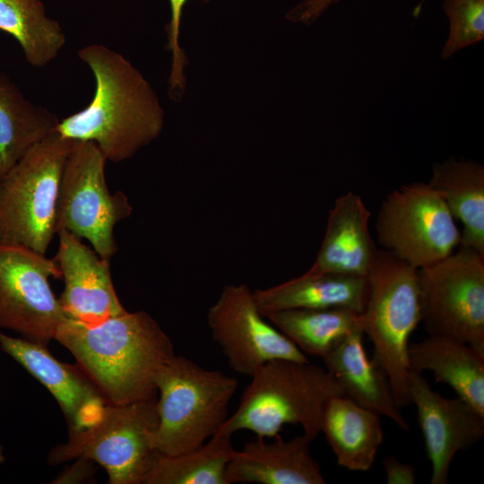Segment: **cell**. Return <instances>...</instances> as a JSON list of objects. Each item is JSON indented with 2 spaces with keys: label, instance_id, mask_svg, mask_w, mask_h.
<instances>
[{
  "label": "cell",
  "instance_id": "obj_18",
  "mask_svg": "<svg viewBox=\"0 0 484 484\" xmlns=\"http://www.w3.org/2000/svg\"><path fill=\"white\" fill-rule=\"evenodd\" d=\"M368 295L367 276L311 272L254 291L261 314L289 309L346 307L362 313Z\"/></svg>",
  "mask_w": 484,
  "mask_h": 484
},
{
  "label": "cell",
  "instance_id": "obj_31",
  "mask_svg": "<svg viewBox=\"0 0 484 484\" xmlns=\"http://www.w3.org/2000/svg\"><path fill=\"white\" fill-rule=\"evenodd\" d=\"M333 0H313V4L315 7L319 10L323 11L326 6H328Z\"/></svg>",
  "mask_w": 484,
  "mask_h": 484
},
{
  "label": "cell",
  "instance_id": "obj_28",
  "mask_svg": "<svg viewBox=\"0 0 484 484\" xmlns=\"http://www.w3.org/2000/svg\"><path fill=\"white\" fill-rule=\"evenodd\" d=\"M171 10L170 22L168 24L167 48L172 53L171 70L169 77V95L178 101L186 89L184 69L187 63L185 52L179 46L180 22L183 7L188 0H169Z\"/></svg>",
  "mask_w": 484,
  "mask_h": 484
},
{
  "label": "cell",
  "instance_id": "obj_27",
  "mask_svg": "<svg viewBox=\"0 0 484 484\" xmlns=\"http://www.w3.org/2000/svg\"><path fill=\"white\" fill-rule=\"evenodd\" d=\"M449 35L441 52L445 59L484 39V0H444Z\"/></svg>",
  "mask_w": 484,
  "mask_h": 484
},
{
  "label": "cell",
  "instance_id": "obj_12",
  "mask_svg": "<svg viewBox=\"0 0 484 484\" xmlns=\"http://www.w3.org/2000/svg\"><path fill=\"white\" fill-rule=\"evenodd\" d=\"M207 324L229 367L252 376L273 359L309 361L258 309L254 291L245 283L227 285L209 308Z\"/></svg>",
  "mask_w": 484,
  "mask_h": 484
},
{
  "label": "cell",
  "instance_id": "obj_3",
  "mask_svg": "<svg viewBox=\"0 0 484 484\" xmlns=\"http://www.w3.org/2000/svg\"><path fill=\"white\" fill-rule=\"evenodd\" d=\"M237 411L216 435L231 436L240 430L257 436L274 437L287 424L299 425L311 441L320 433L326 402L343 395L329 372L309 361L273 359L251 376Z\"/></svg>",
  "mask_w": 484,
  "mask_h": 484
},
{
  "label": "cell",
  "instance_id": "obj_24",
  "mask_svg": "<svg viewBox=\"0 0 484 484\" xmlns=\"http://www.w3.org/2000/svg\"><path fill=\"white\" fill-rule=\"evenodd\" d=\"M265 317L304 354L322 359L348 334L361 330L360 313L346 307L289 309Z\"/></svg>",
  "mask_w": 484,
  "mask_h": 484
},
{
  "label": "cell",
  "instance_id": "obj_30",
  "mask_svg": "<svg viewBox=\"0 0 484 484\" xmlns=\"http://www.w3.org/2000/svg\"><path fill=\"white\" fill-rule=\"evenodd\" d=\"M383 467L388 484H414L416 481L414 467L398 461L394 456L385 457Z\"/></svg>",
  "mask_w": 484,
  "mask_h": 484
},
{
  "label": "cell",
  "instance_id": "obj_25",
  "mask_svg": "<svg viewBox=\"0 0 484 484\" xmlns=\"http://www.w3.org/2000/svg\"><path fill=\"white\" fill-rule=\"evenodd\" d=\"M0 30L19 42L27 62L35 67L55 59L66 40L41 0H0Z\"/></svg>",
  "mask_w": 484,
  "mask_h": 484
},
{
  "label": "cell",
  "instance_id": "obj_14",
  "mask_svg": "<svg viewBox=\"0 0 484 484\" xmlns=\"http://www.w3.org/2000/svg\"><path fill=\"white\" fill-rule=\"evenodd\" d=\"M56 235L54 259L65 284L58 300L66 316L90 324L125 313L114 288L109 261L65 230Z\"/></svg>",
  "mask_w": 484,
  "mask_h": 484
},
{
  "label": "cell",
  "instance_id": "obj_26",
  "mask_svg": "<svg viewBox=\"0 0 484 484\" xmlns=\"http://www.w3.org/2000/svg\"><path fill=\"white\" fill-rule=\"evenodd\" d=\"M236 451L231 436L215 435L193 451L160 454L143 484H228L225 471Z\"/></svg>",
  "mask_w": 484,
  "mask_h": 484
},
{
  "label": "cell",
  "instance_id": "obj_19",
  "mask_svg": "<svg viewBox=\"0 0 484 484\" xmlns=\"http://www.w3.org/2000/svg\"><path fill=\"white\" fill-rule=\"evenodd\" d=\"M363 335L361 330L348 334L323 359L325 369L344 396L409 430L386 376L373 359L367 358L363 347Z\"/></svg>",
  "mask_w": 484,
  "mask_h": 484
},
{
  "label": "cell",
  "instance_id": "obj_8",
  "mask_svg": "<svg viewBox=\"0 0 484 484\" xmlns=\"http://www.w3.org/2000/svg\"><path fill=\"white\" fill-rule=\"evenodd\" d=\"M106 159L90 141H73L65 158L56 197V234L65 230L86 239L110 261L117 251L115 226L129 218L133 207L122 191L111 193L105 177Z\"/></svg>",
  "mask_w": 484,
  "mask_h": 484
},
{
  "label": "cell",
  "instance_id": "obj_1",
  "mask_svg": "<svg viewBox=\"0 0 484 484\" xmlns=\"http://www.w3.org/2000/svg\"><path fill=\"white\" fill-rule=\"evenodd\" d=\"M78 56L92 71L94 95L83 109L59 120L56 131L94 143L107 161L132 158L162 132L164 110L156 92L125 57L106 46H86Z\"/></svg>",
  "mask_w": 484,
  "mask_h": 484
},
{
  "label": "cell",
  "instance_id": "obj_2",
  "mask_svg": "<svg viewBox=\"0 0 484 484\" xmlns=\"http://www.w3.org/2000/svg\"><path fill=\"white\" fill-rule=\"evenodd\" d=\"M55 340L73 354L107 403L155 396L157 376L175 356L170 338L145 311L90 324L67 318Z\"/></svg>",
  "mask_w": 484,
  "mask_h": 484
},
{
  "label": "cell",
  "instance_id": "obj_21",
  "mask_svg": "<svg viewBox=\"0 0 484 484\" xmlns=\"http://www.w3.org/2000/svg\"><path fill=\"white\" fill-rule=\"evenodd\" d=\"M337 463L350 471H366L376 459L384 435L380 416L344 395L332 397L320 422Z\"/></svg>",
  "mask_w": 484,
  "mask_h": 484
},
{
  "label": "cell",
  "instance_id": "obj_16",
  "mask_svg": "<svg viewBox=\"0 0 484 484\" xmlns=\"http://www.w3.org/2000/svg\"><path fill=\"white\" fill-rule=\"evenodd\" d=\"M272 438L267 442L257 436L236 451L226 468L227 483H326L307 436L284 440L279 434Z\"/></svg>",
  "mask_w": 484,
  "mask_h": 484
},
{
  "label": "cell",
  "instance_id": "obj_13",
  "mask_svg": "<svg viewBox=\"0 0 484 484\" xmlns=\"http://www.w3.org/2000/svg\"><path fill=\"white\" fill-rule=\"evenodd\" d=\"M409 383L431 463L430 484H446L455 454L482 439L484 416L461 398H445L434 391L421 374L410 371Z\"/></svg>",
  "mask_w": 484,
  "mask_h": 484
},
{
  "label": "cell",
  "instance_id": "obj_10",
  "mask_svg": "<svg viewBox=\"0 0 484 484\" xmlns=\"http://www.w3.org/2000/svg\"><path fill=\"white\" fill-rule=\"evenodd\" d=\"M383 249L417 269L429 265L460 246L461 232L441 196L415 182L393 190L382 202L376 221Z\"/></svg>",
  "mask_w": 484,
  "mask_h": 484
},
{
  "label": "cell",
  "instance_id": "obj_5",
  "mask_svg": "<svg viewBox=\"0 0 484 484\" xmlns=\"http://www.w3.org/2000/svg\"><path fill=\"white\" fill-rule=\"evenodd\" d=\"M237 378L174 356L156 379L159 423L154 443L161 455L193 451L215 436L228 419Z\"/></svg>",
  "mask_w": 484,
  "mask_h": 484
},
{
  "label": "cell",
  "instance_id": "obj_32",
  "mask_svg": "<svg viewBox=\"0 0 484 484\" xmlns=\"http://www.w3.org/2000/svg\"><path fill=\"white\" fill-rule=\"evenodd\" d=\"M424 1L425 0H421L420 3L418 4V6L415 7V9L413 11L414 17H417L419 15V13H420V10H421V7H422V4H423Z\"/></svg>",
  "mask_w": 484,
  "mask_h": 484
},
{
  "label": "cell",
  "instance_id": "obj_4",
  "mask_svg": "<svg viewBox=\"0 0 484 484\" xmlns=\"http://www.w3.org/2000/svg\"><path fill=\"white\" fill-rule=\"evenodd\" d=\"M360 328L374 346V362L386 376L396 405L411 404L409 340L421 321L418 269L379 249L367 274Z\"/></svg>",
  "mask_w": 484,
  "mask_h": 484
},
{
  "label": "cell",
  "instance_id": "obj_34",
  "mask_svg": "<svg viewBox=\"0 0 484 484\" xmlns=\"http://www.w3.org/2000/svg\"><path fill=\"white\" fill-rule=\"evenodd\" d=\"M210 0H203L204 3H208Z\"/></svg>",
  "mask_w": 484,
  "mask_h": 484
},
{
  "label": "cell",
  "instance_id": "obj_22",
  "mask_svg": "<svg viewBox=\"0 0 484 484\" xmlns=\"http://www.w3.org/2000/svg\"><path fill=\"white\" fill-rule=\"evenodd\" d=\"M428 184L441 196L453 217L462 223L460 246L484 255L483 166L454 159L436 163Z\"/></svg>",
  "mask_w": 484,
  "mask_h": 484
},
{
  "label": "cell",
  "instance_id": "obj_29",
  "mask_svg": "<svg viewBox=\"0 0 484 484\" xmlns=\"http://www.w3.org/2000/svg\"><path fill=\"white\" fill-rule=\"evenodd\" d=\"M94 462L85 458H78L63 472H61L52 483L73 484L85 482L93 479L95 473Z\"/></svg>",
  "mask_w": 484,
  "mask_h": 484
},
{
  "label": "cell",
  "instance_id": "obj_6",
  "mask_svg": "<svg viewBox=\"0 0 484 484\" xmlns=\"http://www.w3.org/2000/svg\"><path fill=\"white\" fill-rule=\"evenodd\" d=\"M156 395L106 403L89 425L68 431L65 443L53 447L47 461L58 465L78 458L103 467L109 484H143L160 454L154 443L159 423Z\"/></svg>",
  "mask_w": 484,
  "mask_h": 484
},
{
  "label": "cell",
  "instance_id": "obj_17",
  "mask_svg": "<svg viewBox=\"0 0 484 484\" xmlns=\"http://www.w3.org/2000/svg\"><path fill=\"white\" fill-rule=\"evenodd\" d=\"M371 212L361 197L348 192L329 212L326 230L311 272L367 276L377 253L368 221Z\"/></svg>",
  "mask_w": 484,
  "mask_h": 484
},
{
  "label": "cell",
  "instance_id": "obj_7",
  "mask_svg": "<svg viewBox=\"0 0 484 484\" xmlns=\"http://www.w3.org/2000/svg\"><path fill=\"white\" fill-rule=\"evenodd\" d=\"M73 143L55 131L30 147L0 178V245L46 255L56 235L57 191Z\"/></svg>",
  "mask_w": 484,
  "mask_h": 484
},
{
  "label": "cell",
  "instance_id": "obj_33",
  "mask_svg": "<svg viewBox=\"0 0 484 484\" xmlns=\"http://www.w3.org/2000/svg\"><path fill=\"white\" fill-rule=\"evenodd\" d=\"M4 449L2 447V445H0V464L3 463L4 462Z\"/></svg>",
  "mask_w": 484,
  "mask_h": 484
},
{
  "label": "cell",
  "instance_id": "obj_15",
  "mask_svg": "<svg viewBox=\"0 0 484 484\" xmlns=\"http://www.w3.org/2000/svg\"><path fill=\"white\" fill-rule=\"evenodd\" d=\"M0 348L48 390L66 419L68 431L91 423L107 403L78 365L57 360L48 346L0 332Z\"/></svg>",
  "mask_w": 484,
  "mask_h": 484
},
{
  "label": "cell",
  "instance_id": "obj_20",
  "mask_svg": "<svg viewBox=\"0 0 484 484\" xmlns=\"http://www.w3.org/2000/svg\"><path fill=\"white\" fill-rule=\"evenodd\" d=\"M410 371H430L436 381L448 385L459 398L484 416V354L455 339L428 335L410 344Z\"/></svg>",
  "mask_w": 484,
  "mask_h": 484
},
{
  "label": "cell",
  "instance_id": "obj_11",
  "mask_svg": "<svg viewBox=\"0 0 484 484\" xmlns=\"http://www.w3.org/2000/svg\"><path fill=\"white\" fill-rule=\"evenodd\" d=\"M59 278L54 258L30 248L0 245V327L48 346L66 320L49 279Z\"/></svg>",
  "mask_w": 484,
  "mask_h": 484
},
{
  "label": "cell",
  "instance_id": "obj_9",
  "mask_svg": "<svg viewBox=\"0 0 484 484\" xmlns=\"http://www.w3.org/2000/svg\"><path fill=\"white\" fill-rule=\"evenodd\" d=\"M421 321L428 335L465 342L484 354V255L459 250L418 269Z\"/></svg>",
  "mask_w": 484,
  "mask_h": 484
},
{
  "label": "cell",
  "instance_id": "obj_23",
  "mask_svg": "<svg viewBox=\"0 0 484 484\" xmlns=\"http://www.w3.org/2000/svg\"><path fill=\"white\" fill-rule=\"evenodd\" d=\"M56 115L30 102L0 73V178L34 144L56 131Z\"/></svg>",
  "mask_w": 484,
  "mask_h": 484
}]
</instances>
